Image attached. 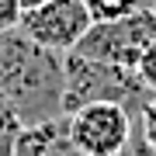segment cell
I'll return each instance as SVG.
<instances>
[{"instance_id":"cell-9","label":"cell","mask_w":156,"mask_h":156,"mask_svg":"<svg viewBox=\"0 0 156 156\" xmlns=\"http://www.w3.org/2000/svg\"><path fill=\"white\" fill-rule=\"evenodd\" d=\"M135 132H139L142 139H146V142H149L153 149H156V94L146 101V108H142L139 115H135Z\"/></svg>"},{"instance_id":"cell-5","label":"cell","mask_w":156,"mask_h":156,"mask_svg":"<svg viewBox=\"0 0 156 156\" xmlns=\"http://www.w3.org/2000/svg\"><path fill=\"white\" fill-rule=\"evenodd\" d=\"M17 28L31 42H38L42 49L69 56L83 42V35L94 28V17H90L83 0H45L42 7H31L21 14Z\"/></svg>"},{"instance_id":"cell-3","label":"cell","mask_w":156,"mask_h":156,"mask_svg":"<svg viewBox=\"0 0 156 156\" xmlns=\"http://www.w3.org/2000/svg\"><path fill=\"white\" fill-rule=\"evenodd\" d=\"M153 45H156V11L149 7V11H135L128 17L97 21L73 52L135 73V66L142 62V56Z\"/></svg>"},{"instance_id":"cell-2","label":"cell","mask_w":156,"mask_h":156,"mask_svg":"<svg viewBox=\"0 0 156 156\" xmlns=\"http://www.w3.org/2000/svg\"><path fill=\"white\" fill-rule=\"evenodd\" d=\"M62 69H66V97H62L66 115L87 104H122L135 118L153 97V90H146L132 69L111 66V62H97L69 52V56H62Z\"/></svg>"},{"instance_id":"cell-8","label":"cell","mask_w":156,"mask_h":156,"mask_svg":"<svg viewBox=\"0 0 156 156\" xmlns=\"http://www.w3.org/2000/svg\"><path fill=\"white\" fill-rule=\"evenodd\" d=\"M24 132V122L17 118L14 104L0 94V156H14V146Z\"/></svg>"},{"instance_id":"cell-6","label":"cell","mask_w":156,"mask_h":156,"mask_svg":"<svg viewBox=\"0 0 156 156\" xmlns=\"http://www.w3.org/2000/svg\"><path fill=\"white\" fill-rule=\"evenodd\" d=\"M14 156H83V153L69 139L66 115H62L56 122L28 125L21 132V139H17V146H14Z\"/></svg>"},{"instance_id":"cell-7","label":"cell","mask_w":156,"mask_h":156,"mask_svg":"<svg viewBox=\"0 0 156 156\" xmlns=\"http://www.w3.org/2000/svg\"><path fill=\"white\" fill-rule=\"evenodd\" d=\"M87 4V11L90 17H94V24L97 21H115V17H128V14H135V11H156V0H83Z\"/></svg>"},{"instance_id":"cell-11","label":"cell","mask_w":156,"mask_h":156,"mask_svg":"<svg viewBox=\"0 0 156 156\" xmlns=\"http://www.w3.org/2000/svg\"><path fill=\"white\" fill-rule=\"evenodd\" d=\"M135 76L142 80V87H146V90H153V94H156V45L142 56L139 66H135Z\"/></svg>"},{"instance_id":"cell-4","label":"cell","mask_w":156,"mask_h":156,"mask_svg":"<svg viewBox=\"0 0 156 156\" xmlns=\"http://www.w3.org/2000/svg\"><path fill=\"white\" fill-rule=\"evenodd\" d=\"M66 128L83 156H122L135 132V118L122 104H87L66 115Z\"/></svg>"},{"instance_id":"cell-1","label":"cell","mask_w":156,"mask_h":156,"mask_svg":"<svg viewBox=\"0 0 156 156\" xmlns=\"http://www.w3.org/2000/svg\"><path fill=\"white\" fill-rule=\"evenodd\" d=\"M0 94L28 125L56 122L66 115V69L62 56L42 49L21 28L0 31Z\"/></svg>"},{"instance_id":"cell-13","label":"cell","mask_w":156,"mask_h":156,"mask_svg":"<svg viewBox=\"0 0 156 156\" xmlns=\"http://www.w3.org/2000/svg\"><path fill=\"white\" fill-rule=\"evenodd\" d=\"M45 4V0H21V7H24V11H31V7H42Z\"/></svg>"},{"instance_id":"cell-10","label":"cell","mask_w":156,"mask_h":156,"mask_svg":"<svg viewBox=\"0 0 156 156\" xmlns=\"http://www.w3.org/2000/svg\"><path fill=\"white\" fill-rule=\"evenodd\" d=\"M21 0H0V31H14L17 24H21Z\"/></svg>"},{"instance_id":"cell-12","label":"cell","mask_w":156,"mask_h":156,"mask_svg":"<svg viewBox=\"0 0 156 156\" xmlns=\"http://www.w3.org/2000/svg\"><path fill=\"white\" fill-rule=\"evenodd\" d=\"M122 156H156V149L142 139L139 132H132V139H128V146H125V153H122Z\"/></svg>"}]
</instances>
